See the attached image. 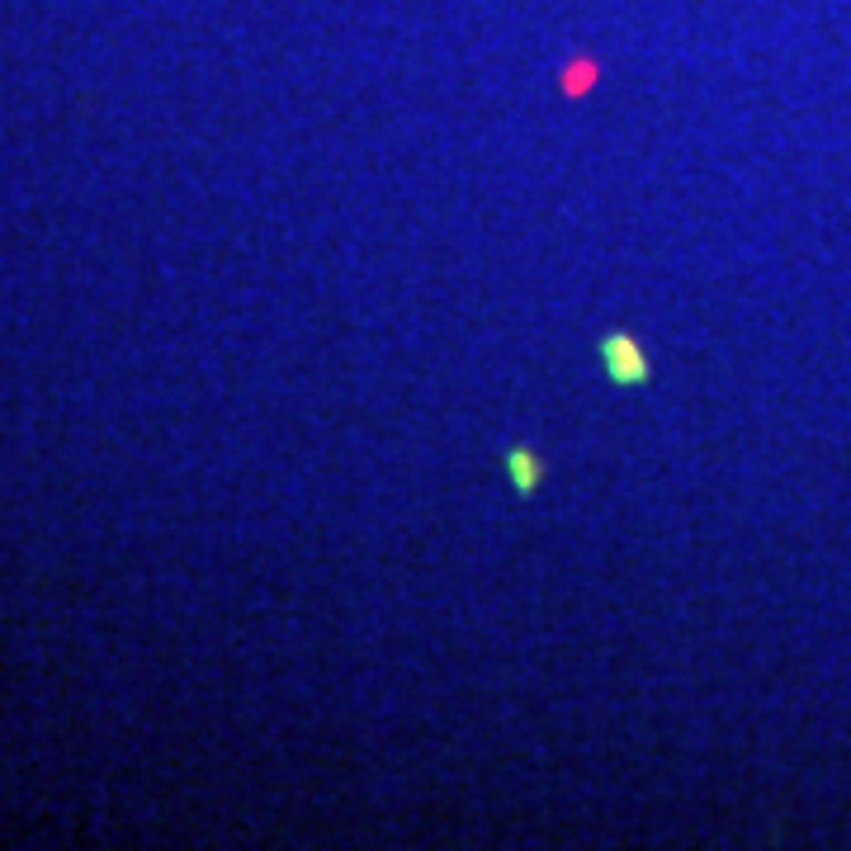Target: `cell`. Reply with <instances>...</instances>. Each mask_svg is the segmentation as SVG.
Masks as SVG:
<instances>
[{
  "mask_svg": "<svg viewBox=\"0 0 851 851\" xmlns=\"http://www.w3.org/2000/svg\"><path fill=\"white\" fill-rule=\"evenodd\" d=\"M596 350H601V365H606V379H611V383L638 388V383L653 379V365H648V355L638 350L634 336L611 331V336H601V341H596Z\"/></svg>",
  "mask_w": 851,
  "mask_h": 851,
  "instance_id": "6da1fadb",
  "label": "cell"
},
{
  "mask_svg": "<svg viewBox=\"0 0 851 851\" xmlns=\"http://www.w3.org/2000/svg\"><path fill=\"white\" fill-rule=\"evenodd\" d=\"M506 473H511V488L521 496H535V488L544 483V464L535 459V450H525V445H516L506 454Z\"/></svg>",
  "mask_w": 851,
  "mask_h": 851,
  "instance_id": "7a4b0ae2",
  "label": "cell"
}]
</instances>
